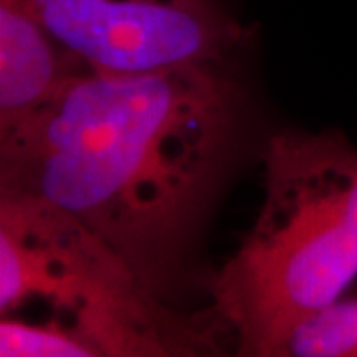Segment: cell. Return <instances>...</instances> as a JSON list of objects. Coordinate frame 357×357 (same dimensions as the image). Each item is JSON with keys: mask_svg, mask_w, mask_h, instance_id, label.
<instances>
[{"mask_svg": "<svg viewBox=\"0 0 357 357\" xmlns=\"http://www.w3.org/2000/svg\"><path fill=\"white\" fill-rule=\"evenodd\" d=\"M30 14L74 72H147L236 58L230 0H0Z\"/></svg>", "mask_w": 357, "mask_h": 357, "instance_id": "4", "label": "cell"}, {"mask_svg": "<svg viewBox=\"0 0 357 357\" xmlns=\"http://www.w3.org/2000/svg\"><path fill=\"white\" fill-rule=\"evenodd\" d=\"M46 302L89 357L199 356L222 333L211 307L157 300L114 250L64 208L0 192V316Z\"/></svg>", "mask_w": 357, "mask_h": 357, "instance_id": "3", "label": "cell"}, {"mask_svg": "<svg viewBox=\"0 0 357 357\" xmlns=\"http://www.w3.org/2000/svg\"><path fill=\"white\" fill-rule=\"evenodd\" d=\"M2 357H89L86 345L60 319L24 321L2 316L0 319Z\"/></svg>", "mask_w": 357, "mask_h": 357, "instance_id": "6", "label": "cell"}, {"mask_svg": "<svg viewBox=\"0 0 357 357\" xmlns=\"http://www.w3.org/2000/svg\"><path fill=\"white\" fill-rule=\"evenodd\" d=\"M266 135L236 58L79 72L0 126V192L64 208L181 310L206 288V232Z\"/></svg>", "mask_w": 357, "mask_h": 357, "instance_id": "1", "label": "cell"}, {"mask_svg": "<svg viewBox=\"0 0 357 357\" xmlns=\"http://www.w3.org/2000/svg\"><path fill=\"white\" fill-rule=\"evenodd\" d=\"M260 161L262 208L204 290L236 356L282 357L357 280V145L337 129H276Z\"/></svg>", "mask_w": 357, "mask_h": 357, "instance_id": "2", "label": "cell"}, {"mask_svg": "<svg viewBox=\"0 0 357 357\" xmlns=\"http://www.w3.org/2000/svg\"><path fill=\"white\" fill-rule=\"evenodd\" d=\"M282 357H357V298H342L306 319Z\"/></svg>", "mask_w": 357, "mask_h": 357, "instance_id": "5", "label": "cell"}]
</instances>
